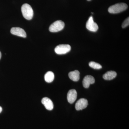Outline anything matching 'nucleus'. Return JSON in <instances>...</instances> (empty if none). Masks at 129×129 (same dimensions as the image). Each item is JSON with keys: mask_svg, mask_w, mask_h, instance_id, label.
I'll return each instance as SVG.
<instances>
[{"mask_svg": "<svg viewBox=\"0 0 129 129\" xmlns=\"http://www.w3.org/2000/svg\"><path fill=\"white\" fill-rule=\"evenodd\" d=\"M2 108L0 106V113H1V112H2Z\"/></svg>", "mask_w": 129, "mask_h": 129, "instance_id": "16", "label": "nucleus"}, {"mask_svg": "<svg viewBox=\"0 0 129 129\" xmlns=\"http://www.w3.org/2000/svg\"><path fill=\"white\" fill-rule=\"evenodd\" d=\"M88 105V101L86 99L81 98L75 104V108L77 111H80L86 108Z\"/></svg>", "mask_w": 129, "mask_h": 129, "instance_id": "7", "label": "nucleus"}, {"mask_svg": "<svg viewBox=\"0 0 129 129\" xmlns=\"http://www.w3.org/2000/svg\"><path fill=\"white\" fill-rule=\"evenodd\" d=\"M42 103L47 110L51 111L53 109V104L50 99L48 98H44L41 101Z\"/></svg>", "mask_w": 129, "mask_h": 129, "instance_id": "10", "label": "nucleus"}, {"mask_svg": "<svg viewBox=\"0 0 129 129\" xmlns=\"http://www.w3.org/2000/svg\"><path fill=\"white\" fill-rule=\"evenodd\" d=\"M64 27V23L63 21L58 20L52 24L49 27V30L51 32H57L63 29Z\"/></svg>", "mask_w": 129, "mask_h": 129, "instance_id": "3", "label": "nucleus"}, {"mask_svg": "<svg viewBox=\"0 0 129 129\" xmlns=\"http://www.w3.org/2000/svg\"><path fill=\"white\" fill-rule=\"evenodd\" d=\"M87 1H90V0H87Z\"/></svg>", "mask_w": 129, "mask_h": 129, "instance_id": "18", "label": "nucleus"}, {"mask_svg": "<svg viewBox=\"0 0 129 129\" xmlns=\"http://www.w3.org/2000/svg\"><path fill=\"white\" fill-rule=\"evenodd\" d=\"M117 75V73L114 71H109L104 74L103 76V78L105 80H112L115 78Z\"/></svg>", "mask_w": 129, "mask_h": 129, "instance_id": "11", "label": "nucleus"}, {"mask_svg": "<svg viewBox=\"0 0 129 129\" xmlns=\"http://www.w3.org/2000/svg\"><path fill=\"white\" fill-rule=\"evenodd\" d=\"M77 97V91L74 89L70 90L67 94V99L70 104H72L74 102L76 101Z\"/></svg>", "mask_w": 129, "mask_h": 129, "instance_id": "9", "label": "nucleus"}, {"mask_svg": "<svg viewBox=\"0 0 129 129\" xmlns=\"http://www.w3.org/2000/svg\"><path fill=\"white\" fill-rule=\"evenodd\" d=\"M86 27L88 30L91 32H96L98 29V25L94 22L92 16H90L89 18L86 22Z\"/></svg>", "mask_w": 129, "mask_h": 129, "instance_id": "5", "label": "nucleus"}, {"mask_svg": "<svg viewBox=\"0 0 129 129\" xmlns=\"http://www.w3.org/2000/svg\"><path fill=\"white\" fill-rule=\"evenodd\" d=\"M70 79L74 81H77L80 79V72L76 70L70 72L69 74Z\"/></svg>", "mask_w": 129, "mask_h": 129, "instance_id": "12", "label": "nucleus"}, {"mask_svg": "<svg viewBox=\"0 0 129 129\" xmlns=\"http://www.w3.org/2000/svg\"><path fill=\"white\" fill-rule=\"evenodd\" d=\"M21 11L24 17L27 20L32 19L34 16V11L30 5L24 4L21 7Z\"/></svg>", "mask_w": 129, "mask_h": 129, "instance_id": "2", "label": "nucleus"}, {"mask_svg": "<svg viewBox=\"0 0 129 129\" xmlns=\"http://www.w3.org/2000/svg\"><path fill=\"white\" fill-rule=\"evenodd\" d=\"M11 33L12 35L23 38H25L27 36L26 32L24 29L21 28H12L11 30Z\"/></svg>", "mask_w": 129, "mask_h": 129, "instance_id": "6", "label": "nucleus"}, {"mask_svg": "<svg viewBox=\"0 0 129 129\" xmlns=\"http://www.w3.org/2000/svg\"><path fill=\"white\" fill-rule=\"evenodd\" d=\"M95 80L94 77L91 75H87L83 79V86L85 88H88L90 85L94 83Z\"/></svg>", "mask_w": 129, "mask_h": 129, "instance_id": "8", "label": "nucleus"}, {"mask_svg": "<svg viewBox=\"0 0 129 129\" xmlns=\"http://www.w3.org/2000/svg\"><path fill=\"white\" fill-rule=\"evenodd\" d=\"M89 66L91 68L95 69H100L102 68V66L101 64L98 63L93 61L90 62H89Z\"/></svg>", "mask_w": 129, "mask_h": 129, "instance_id": "14", "label": "nucleus"}, {"mask_svg": "<svg viewBox=\"0 0 129 129\" xmlns=\"http://www.w3.org/2000/svg\"><path fill=\"white\" fill-rule=\"evenodd\" d=\"M129 24V18L128 17V18L125 19L124 21L123 22V23L122 24V27L123 28H125L127 26H128Z\"/></svg>", "mask_w": 129, "mask_h": 129, "instance_id": "15", "label": "nucleus"}, {"mask_svg": "<svg viewBox=\"0 0 129 129\" xmlns=\"http://www.w3.org/2000/svg\"><path fill=\"white\" fill-rule=\"evenodd\" d=\"M2 57V54L1 53V51H0V60H1V58Z\"/></svg>", "mask_w": 129, "mask_h": 129, "instance_id": "17", "label": "nucleus"}, {"mask_svg": "<svg viewBox=\"0 0 129 129\" xmlns=\"http://www.w3.org/2000/svg\"><path fill=\"white\" fill-rule=\"evenodd\" d=\"M128 8L127 4L119 3L113 5L108 8L109 12L112 14H117L125 11Z\"/></svg>", "mask_w": 129, "mask_h": 129, "instance_id": "1", "label": "nucleus"}, {"mask_svg": "<svg viewBox=\"0 0 129 129\" xmlns=\"http://www.w3.org/2000/svg\"><path fill=\"white\" fill-rule=\"evenodd\" d=\"M55 76L53 72L49 71L47 72L45 75V80L46 82L51 83L54 80Z\"/></svg>", "mask_w": 129, "mask_h": 129, "instance_id": "13", "label": "nucleus"}, {"mask_svg": "<svg viewBox=\"0 0 129 129\" xmlns=\"http://www.w3.org/2000/svg\"><path fill=\"white\" fill-rule=\"evenodd\" d=\"M70 46L68 44H62L58 45L55 49V51L58 55H62L69 52L71 50Z\"/></svg>", "mask_w": 129, "mask_h": 129, "instance_id": "4", "label": "nucleus"}]
</instances>
